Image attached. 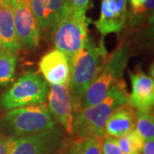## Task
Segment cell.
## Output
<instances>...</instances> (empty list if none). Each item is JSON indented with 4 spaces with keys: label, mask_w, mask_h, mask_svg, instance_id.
Segmentation results:
<instances>
[{
    "label": "cell",
    "mask_w": 154,
    "mask_h": 154,
    "mask_svg": "<svg viewBox=\"0 0 154 154\" xmlns=\"http://www.w3.org/2000/svg\"><path fill=\"white\" fill-rule=\"evenodd\" d=\"M134 126L135 111L128 101L110 114L105 123V135L116 139L131 132Z\"/></svg>",
    "instance_id": "5bb4252c"
},
{
    "label": "cell",
    "mask_w": 154,
    "mask_h": 154,
    "mask_svg": "<svg viewBox=\"0 0 154 154\" xmlns=\"http://www.w3.org/2000/svg\"><path fill=\"white\" fill-rule=\"evenodd\" d=\"M130 5L134 14L139 15L147 10H152L153 0H130Z\"/></svg>",
    "instance_id": "7402d4cb"
},
{
    "label": "cell",
    "mask_w": 154,
    "mask_h": 154,
    "mask_svg": "<svg viewBox=\"0 0 154 154\" xmlns=\"http://www.w3.org/2000/svg\"><path fill=\"white\" fill-rule=\"evenodd\" d=\"M63 140V131L58 127L22 137H7L5 154H55Z\"/></svg>",
    "instance_id": "52a82bcc"
},
{
    "label": "cell",
    "mask_w": 154,
    "mask_h": 154,
    "mask_svg": "<svg viewBox=\"0 0 154 154\" xmlns=\"http://www.w3.org/2000/svg\"><path fill=\"white\" fill-rule=\"evenodd\" d=\"M9 2L19 43L27 49L38 47L41 34L31 11L29 0H9Z\"/></svg>",
    "instance_id": "ba28073f"
},
{
    "label": "cell",
    "mask_w": 154,
    "mask_h": 154,
    "mask_svg": "<svg viewBox=\"0 0 154 154\" xmlns=\"http://www.w3.org/2000/svg\"><path fill=\"white\" fill-rule=\"evenodd\" d=\"M49 93L48 83L38 72L25 73L0 98V105L6 110L44 104Z\"/></svg>",
    "instance_id": "5b68a950"
},
{
    "label": "cell",
    "mask_w": 154,
    "mask_h": 154,
    "mask_svg": "<svg viewBox=\"0 0 154 154\" xmlns=\"http://www.w3.org/2000/svg\"><path fill=\"white\" fill-rule=\"evenodd\" d=\"M17 62L16 53L2 48L0 51V87L7 86L13 81Z\"/></svg>",
    "instance_id": "e0dca14e"
},
{
    "label": "cell",
    "mask_w": 154,
    "mask_h": 154,
    "mask_svg": "<svg viewBox=\"0 0 154 154\" xmlns=\"http://www.w3.org/2000/svg\"><path fill=\"white\" fill-rule=\"evenodd\" d=\"M129 57L130 52L127 45L119 46L108 56L102 69L82 99L79 110L93 106L105 99L111 88L122 78Z\"/></svg>",
    "instance_id": "277c9868"
},
{
    "label": "cell",
    "mask_w": 154,
    "mask_h": 154,
    "mask_svg": "<svg viewBox=\"0 0 154 154\" xmlns=\"http://www.w3.org/2000/svg\"><path fill=\"white\" fill-rule=\"evenodd\" d=\"M108 56L103 39L95 42L93 38H88L82 49L69 59L70 65L69 91L74 113L80 109L82 99L102 69Z\"/></svg>",
    "instance_id": "6da1fadb"
},
{
    "label": "cell",
    "mask_w": 154,
    "mask_h": 154,
    "mask_svg": "<svg viewBox=\"0 0 154 154\" xmlns=\"http://www.w3.org/2000/svg\"><path fill=\"white\" fill-rule=\"evenodd\" d=\"M69 10L72 15L80 20L88 21L86 13L88 9L89 0H67Z\"/></svg>",
    "instance_id": "ffe728a7"
},
{
    "label": "cell",
    "mask_w": 154,
    "mask_h": 154,
    "mask_svg": "<svg viewBox=\"0 0 154 154\" xmlns=\"http://www.w3.org/2000/svg\"><path fill=\"white\" fill-rule=\"evenodd\" d=\"M47 99L48 108L51 115L57 122L60 123L64 130L72 135L75 113L69 87L51 85Z\"/></svg>",
    "instance_id": "8fae6325"
},
{
    "label": "cell",
    "mask_w": 154,
    "mask_h": 154,
    "mask_svg": "<svg viewBox=\"0 0 154 154\" xmlns=\"http://www.w3.org/2000/svg\"><path fill=\"white\" fill-rule=\"evenodd\" d=\"M126 84L122 78L111 88L102 101L81 109L74 114L73 133L75 136H105L107 119L114 110L128 101Z\"/></svg>",
    "instance_id": "7a4b0ae2"
},
{
    "label": "cell",
    "mask_w": 154,
    "mask_h": 154,
    "mask_svg": "<svg viewBox=\"0 0 154 154\" xmlns=\"http://www.w3.org/2000/svg\"><path fill=\"white\" fill-rule=\"evenodd\" d=\"M102 154H122L116 138L105 135L101 146Z\"/></svg>",
    "instance_id": "44dd1931"
},
{
    "label": "cell",
    "mask_w": 154,
    "mask_h": 154,
    "mask_svg": "<svg viewBox=\"0 0 154 154\" xmlns=\"http://www.w3.org/2000/svg\"><path fill=\"white\" fill-rule=\"evenodd\" d=\"M38 69L50 85L69 87L70 82L69 60L59 50H52L45 53L39 60Z\"/></svg>",
    "instance_id": "30bf717a"
},
{
    "label": "cell",
    "mask_w": 154,
    "mask_h": 154,
    "mask_svg": "<svg viewBox=\"0 0 154 154\" xmlns=\"http://www.w3.org/2000/svg\"><path fill=\"white\" fill-rule=\"evenodd\" d=\"M0 44L3 49L16 54L22 46L14 28L9 0H0Z\"/></svg>",
    "instance_id": "2e32d148"
},
{
    "label": "cell",
    "mask_w": 154,
    "mask_h": 154,
    "mask_svg": "<svg viewBox=\"0 0 154 154\" xmlns=\"http://www.w3.org/2000/svg\"><path fill=\"white\" fill-rule=\"evenodd\" d=\"M89 20L82 21L67 12L52 33L51 39L57 50L71 58L82 49L88 39Z\"/></svg>",
    "instance_id": "8992f818"
},
{
    "label": "cell",
    "mask_w": 154,
    "mask_h": 154,
    "mask_svg": "<svg viewBox=\"0 0 154 154\" xmlns=\"http://www.w3.org/2000/svg\"><path fill=\"white\" fill-rule=\"evenodd\" d=\"M128 0H103L100 7V16L95 22V27L102 35L119 33L127 22Z\"/></svg>",
    "instance_id": "7c38bea8"
},
{
    "label": "cell",
    "mask_w": 154,
    "mask_h": 154,
    "mask_svg": "<svg viewBox=\"0 0 154 154\" xmlns=\"http://www.w3.org/2000/svg\"><path fill=\"white\" fill-rule=\"evenodd\" d=\"M134 130L143 141L154 139V118L152 110L135 111Z\"/></svg>",
    "instance_id": "ac0fdd59"
},
{
    "label": "cell",
    "mask_w": 154,
    "mask_h": 154,
    "mask_svg": "<svg viewBox=\"0 0 154 154\" xmlns=\"http://www.w3.org/2000/svg\"><path fill=\"white\" fill-rule=\"evenodd\" d=\"M30 8L36 19L40 34L48 40L61 20L69 11L67 0H29Z\"/></svg>",
    "instance_id": "9c48e42d"
},
{
    "label": "cell",
    "mask_w": 154,
    "mask_h": 154,
    "mask_svg": "<svg viewBox=\"0 0 154 154\" xmlns=\"http://www.w3.org/2000/svg\"><path fill=\"white\" fill-rule=\"evenodd\" d=\"M132 92L128 102L133 108L140 110H152L154 104L153 78L143 72H129Z\"/></svg>",
    "instance_id": "4fadbf2b"
},
{
    "label": "cell",
    "mask_w": 154,
    "mask_h": 154,
    "mask_svg": "<svg viewBox=\"0 0 154 154\" xmlns=\"http://www.w3.org/2000/svg\"><path fill=\"white\" fill-rule=\"evenodd\" d=\"M142 154H154V140H149L144 141L142 148L140 150Z\"/></svg>",
    "instance_id": "603a6c76"
},
{
    "label": "cell",
    "mask_w": 154,
    "mask_h": 154,
    "mask_svg": "<svg viewBox=\"0 0 154 154\" xmlns=\"http://www.w3.org/2000/svg\"><path fill=\"white\" fill-rule=\"evenodd\" d=\"M103 138L99 136H75L63 138L55 154H102Z\"/></svg>",
    "instance_id": "9a60e30c"
},
{
    "label": "cell",
    "mask_w": 154,
    "mask_h": 154,
    "mask_svg": "<svg viewBox=\"0 0 154 154\" xmlns=\"http://www.w3.org/2000/svg\"><path fill=\"white\" fill-rule=\"evenodd\" d=\"M2 50V46H1V44H0V51Z\"/></svg>",
    "instance_id": "d4e9b609"
},
{
    "label": "cell",
    "mask_w": 154,
    "mask_h": 154,
    "mask_svg": "<svg viewBox=\"0 0 154 154\" xmlns=\"http://www.w3.org/2000/svg\"><path fill=\"white\" fill-rule=\"evenodd\" d=\"M57 123L44 103L9 110L3 116L0 125L10 134L9 137H22L53 129Z\"/></svg>",
    "instance_id": "3957f363"
},
{
    "label": "cell",
    "mask_w": 154,
    "mask_h": 154,
    "mask_svg": "<svg viewBox=\"0 0 154 154\" xmlns=\"http://www.w3.org/2000/svg\"><path fill=\"white\" fill-rule=\"evenodd\" d=\"M132 154H140V152H135V153H132Z\"/></svg>",
    "instance_id": "484cf974"
},
{
    "label": "cell",
    "mask_w": 154,
    "mask_h": 154,
    "mask_svg": "<svg viewBox=\"0 0 154 154\" xmlns=\"http://www.w3.org/2000/svg\"><path fill=\"white\" fill-rule=\"evenodd\" d=\"M6 138L0 135V154H5Z\"/></svg>",
    "instance_id": "cb8c5ba5"
},
{
    "label": "cell",
    "mask_w": 154,
    "mask_h": 154,
    "mask_svg": "<svg viewBox=\"0 0 154 154\" xmlns=\"http://www.w3.org/2000/svg\"><path fill=\"white\" fill-rule=\"evenodd\" d=\"M117 142L122 154L140 152L144 143L143 140L139 137L134 129L118 138Z\"/></svg>",
    "instance_id": "d6986e66"
}]
</instances>
